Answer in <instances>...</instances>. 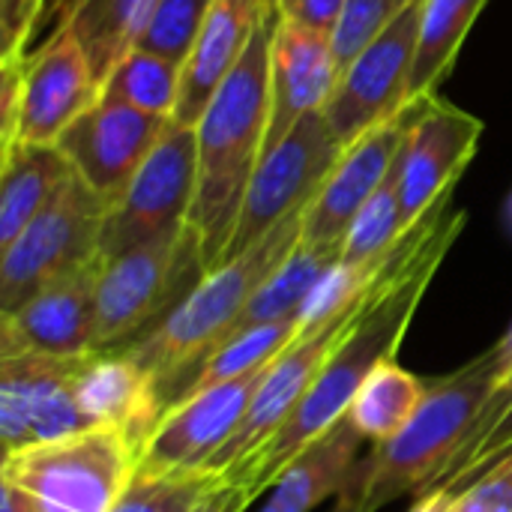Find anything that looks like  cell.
<instances>
[{
  "mask_svg": "<svg viewBox=\"0 0 512 512\" xmlns=\"http://www.w3.org/2000/svg\"><path fill=\"white\" fill-rule=\"evenodd\" d=\"M465 222L468 216L462 210H450L447 195L402 234V240L387 255V264L375 288L369 291L360 315L342 336L339 348L330 354L327 366L321 369L297 411L249 465L228 477V483L240 495L243 510H249L273 486V480L303 447H309L318 435L348 417V408L357 399L360 387L381 363L396 360L399 345Z\"/></svg>",
  "mask_w": 512,
  "mask_h": 512,
  "instance_id": "1",
  "label": "cell"
},
{
  "mask_svg": "<svg viewBox=\"0 0 512 512\" xmlns=\"http://www.w3.org/2000/svg\"><path fill=\"white\" fill-rule=\"evenodd\" d=\"M276 9L261 21L249 51L195 123L198 189L189 225L201 240L207 273L216 270L237 234L252 174L270 126V42Z\"/></svg>",
  "mask_w": 512,
  "mask_h": 512,
  "instance_id": "2",
  "label": "cell"
},
{
  "mask_svg": "<svg viewBox=\"0 0 512 512\" xmlns=\"http://www.w3.org/2000/svg\"><path fill=\"white\" fill-rule=\"evenodd\" d=\"M300 234L303 213L285 219L255 246L204 273L192 294L153 333H147L132 348L120 351L153 378L162 414L177 402V393L183 381L192 375V369L231 333L252 294L300 246Z\"/></svg>",
  "mask_w": 512,
  "mask_h": 512,
  "instance_id": "3",
  "label": "cell"
},
{
  "mask_svg": "<svg viewBox=\"0 0 512 512\" xmlns=\"http://www.w3.org/2000/svg\"><path fill=\"white\" fill-rule=\"evenodd\" d=\"M495 381L498 366L492 348L462 369L429 381L426 399L408 426L360 459L363 510L378 512L405 495H420L468 438L477 414L495 393Z\"/></svg>",
  "mask_w": 512,
  "mask_h": 512,
  "instance_id": "4",
  "label": "cell"
},
{
  "mask_svg": "<svg viewBox=\"0 0 512 512\" xmlns=\"http://www.w3.org/2000/svg\"><path fill=\"white\" fill-rule=\"evenodd\" d=\"M204 273L201 240L192 225L99 261L96 354L126 351L141 342L192 294Z\"/></svg>",
  "mask_w": 512,
  "mask_h": 512,
  "instance_id": "5",
  "label": "cell"
},
{
  "mask_svg": "<svg viewBox=\"0 0 512 512\" xmlns=\"http://www.w3.org/2000/svg\"><path fill=\"white\" fill-rule=\"evenodd\" d=\"M138 465V450L117 426H93L3 459L12 483L36 512H114Z\"/></svg>",
  "mask_w": 512,
  "mask_h": 512,
  "instance_id": "6",
  "label": "cell"
},
{
  "mask_svg": "<svg viewBox=\"0 0 512 512\" xmlns=\"http://www.w3.org/2000/svg\"><path fill=\"white\" fill-rule=\"evenodd\" d=\"M105 213L108 201L72 174L48 207L0 249V315L15 312L42 288L96 264Z\"/></svg>",
  "mask_w": 512,
  "mask_h": 512,
  "instance_id": "7",
  "label": "cell"
},
{
  "mask_svg": "<svg viewBox=\"0 0 512 512\" xmlns=\"http://www.w3.org/2000/svg\"><path fill=\"white\" fill-rule=\"evenodd\" d=\"M198 189V138L192 126H171L147 162L108 207L99 237V261L135 246L180 234Z\"/></svg>",
  "mask_w": 512,
  "mask_h": 512,
  "instance_id": "8",
  "label": "cell"
},
{
  "mask_svg": "<svg viewBox=\"0 0 512 512\" xmlns=\"http://www.w3.org/2000/svg\"><path fill=\"white\" fill-rule=\"evenodd\" d=\"M342 153L345 147L336 141L324 111L309 114L276 147H270L252 174L240 225L225 261L255 246L285 219L303 213L336 168Z\"/></svg>",
  "mask_w": 512,
  "mask_h": 512,
  "instance_id": "9",
  "label": "cell"
},
{
  "mask_svg": "<svg viewBox=\"0 0 512 512\" xmlns=\"http://www.w3.org/2000/svg\"><path fill=\"white\" fill-rule=\"evenodd\" d=\"M420 9L414 0L366 51H360L339 75V84L324 108V117L342 147H351L366 132L390 123L411 108V72L420 39Z\"/></svg>",
  "mask_w": 512,
  "mask_h": 512,
  "instance_id": "10",
  "label": "cell"
},
{
  "mask_svg": "<svg viewBox=\"0 0 512 512\" xmlns=\"http://www.w3.org/2000/svg\"><path fill=\"white\" fill-rule=\"evenodd\" d=\"M366 297L357 300L354 306H348L345 312L333 315L330 321H324V324H318V327H312L306 333H297L291 339V345L267 366L258 390H255V399H252V405H249V411H246V417L240 423V429L225 444V450L210 462L207 471H219L228 480L243 465H249L273 441V435L288 423V417L297 411L303 396L312 390L315 378L327 366L330 354L339 348L342 336L351 330V324L360 315Z\"/></svg>",
  "mask_w": 512,
  "mask_h": 512,
  "instance_id": "11",
  "label": "cell"
},
{
  "mask_svg": "<svg viewBox=\"0 0 512 512\" xmlns=\"http://www.w3.org/2000/svg\"><path fill=\"white\" fill-rule=\"evenodd\" d=\"M480 135L483 123L465 108L441 96L414 102L396 165L405 231L417 225L438 201L453 195L456 180L477 153Z\"/></svg>",
  "mask_w": 512,
  "mask_h": 512,
  "instance_id": "12",
  "label": "cell"
},
{
  "mask_svg": "<svg viewBox=\"0 0 512 512\" xmlns=\"http://www.w3.org/2000/svg\"><path fill=\"white\" fill-rule=\"evenodd\" d=\"M87 357H45V354L0 357L3 459L27 447L93 429L78 411L72 393L75 375Z\"/></svg>",
  "mask_w": 512,
  "mask_h": 512,
  "instance_id": "13",
  "label": "cell"
},
{
  "mask_svg": "<svg viewBox=\"0 0 512 512\" xmlns=\"http://www.w3.org/2000/svg\"><path fill=\"white\" fill-rule=\"evenodd\" d=\"M267 366L249 375L195 390L192 396L168 408L162 420L156 423V429L150 432V438L144 441L135 468L153 471V474L210 468V462L225 450V444L240 429Z\"/></svg>",
  "mask_w": 512,
  "mask_h": 512,
  "instance_id": "14",
  "label": "cell"
},
{
  "mask_svg": "<svg viewBox=\"0 0 512 512\" xmlns=\"http://www.w3.org/2000/svg\"><path fill=\"white\" fill-rule=\"evenodd\" d=\"M171 126V117H156L99 96V102L60 135L57 147L72 171L111 207Z\"/></svg>",
  "mask_w": 512,
  "mask_h": 512,
  "instance_id": "15",
  "label": "cell"
},
{
  "mask_svg": "<svg viewBox=\"0 0 512 512\" xmlns=\"http://www.w3.org/2000/svg\"><path fill=\"white\" fill-rule=\"evenodd\" d=\"M414 108V105H411ZM411 108L390 123H381L378 129L366 132L360 141L345 147L336 168L312 198V204L303 210V234L300 243L312 249H342V240L360 210L372 201V195L387 183L393 174L408 123Z\"/></svg>",
  "mask_w": 512,
  "mask_h": 512,
  "instance_id": "16",
  "label": "cell"
},
{
  "mask_svg": "<svg viewBox=\"0 0 512 512\" xmlns=\"http://www.w3.org/2000/svg\"><path fill=\"white\" fill-rule=\"evenodd\" d=\"M102 87L69 27L27 54L18 144H57L60 135L99 102Z\"/></svg>",
  "mask_w": 512,
  "mask_h": 512,
  "instance_id": "17",
  "label": "cell"
},
{
  "mask_svg": "<svg viewBox=\"0 0 512 512\" xmlns=\"http://www.w3.org/2000/svg\"><path fill=\"white\" fill-rule=\"evenodd\" d=\"M339 75L342 66L330 33L297 24L276 9L270 42V126L264 153L276 147L300 120L327 108Z\"/></svg>",
  "mask_w": 512,
  "mask_h": 512,
  "instance_id": "18",
  "label": "cell"
},
{
  "mask_svg": "<svg viewBox=\"0 0 512 512\" xmlns=\"http://www.w3.org/2000/svg\"><path fill=\"white\" fill-rule=\"evenodd\" d=\"M96 273L99 261L42 288L15 312L0 315V357L96 354Z\"/></svg>",
  "mask_w": 512,
  "mask_h": 512,
  "instance_id": "19",
  "label": "cell"
},
{
  "mask_svg": "<svg viewBox=\"0 0 512 512\" xmlns=\"http://www.w3.org/2000/svg\"><path fill=\"white\" fill-rule=\"evenodd\" d=\"M273 9L270 0H213L204 30L183 63V87L174 111L177 126L195 129L204 108L240 66L255 30Z\"/></svg>",
  "mask_w": 512,
  "mask_h": 512,
  "instance_id": "20",
  "label": "cell"
},
{
  "mask_svg": "<svg viewBox=\"0 0 512 512\" xmlns=\"http://www.w3.org/2000/svg\"><path fill=\"white\" fill-rule=\"evenodd\" d=\"M75 402L90 426H117L141 453L162 411L153 378L126 354H90L75 375Z\"/></svg>",
  "mask_w": 512,
  "mask_h": 512,
  "instance_id": "21",
  "label": "cell"
},
{
  "mask_svg": "<svg viewBox=\"0 0 512 512\" xmlns=\"http://www.w3.org/2000/svg\"><path fill=\"white\" fill-rule=\"evenodd\" d=\"M360 432L348 417L303 447L267 489L261 512H312L339 495L357 471Z\"/></svg>",
  "mask_w": 512,
  "mask_h": 512,
  "instance_id": "22",
  "label": "cell"
},
{
  "mask_svg": "<svg viewBox=\"0 0 512 512\" xmlns=\"http://www.w3.org/2000/svg\"><path fill=\"white\" fill-rule=\"evenodd\" d=\"M57 144H15L0 153V249H6L72 177Z\"/></svg>",
  "mask_w": 512,
  "mask_h": 512,
  "instance_id": "23",
  "label": "cell"
},
{
  "mask_svg": "<svg viewBox=\"0 0 512 512\" xmlns=\"http://www.w3.org/2000/svg\"><path fill=\"white\" fill-rule=\"evenodd\" d=\"M156 3L159 0H81L75 6L66 27L81 42L99 87L114 66L138 48Z\"/></svg>",
  "mask_w": 512,
  "mask_h": 512,
  "instance_id": "24",
  "label": "cell"
},
{
  "mask_svg": "<svg viewBox=\"0 0 512 512\" xmlns=\"http://www.w3.org/2000/svg\"><path fill=\"white\" fill-rule=\"evenodd\" d=\"M243 510L237 489L219 471L153 474L135 468L114 512H228Z\"/></svg>",
  "mask_w": 512,
  "mask_h": 512,
  "instance_id": "25",
  "label": "cell"
},
{
  "mask_svg": "<svg viewBox=\"0 0 512 512\" xmlns=\"http://www.w3.org/2000/svg\"><path fill=\"white\" fill-rule=\"evenodd\" d=\"M426 390V378L402 369L396 360H387L360 387L357 399L348 408V420L354 423L363 441L387 444L417 414V408L426 399Z\"/></svg>",
  "mask_w": 512,
  "mask_h": 512,
  "instance_id": "26",
  "label": "cell"
},
{
  "mask_svg": "<svg viewBox=\"0 0 512 512\" xmlns=\"http://www.w3.org/2000/svg\"><path fill=\"white\" fill-rule=\"evenodd\" d=\"M486 0H423L417 60L411 72V105L435 96V87L450 72L471 24L477 21Z\"/></svg>",
  "mask_w": 512,
  "mask_h": 512,
  "instance_id": "27",
  "label": "cell"
},
{
  "mask_svg": "<svg viewBox=\"0 0 512 512\" xmlns=\"http://www.w3.org/2000/svg\"><path fill=\"white\" fill-rule=\"evenodd\" d=\"M294 336H297V318L267 324V327H252V330L228 336L192 369V375L183 381V387L177 393V402H183L195 390H204V387H213V384H222V381H231V378H240V375H249V372L267 366L291 345Z\"/></svg>",
  "mask_w": 512,
  "mask_h": 512,
  "instance_id": "28",
  "label": "cell"
},
{
  "mask_svg": "<svg viewBox=\"0 0 512 512\" xmlns=\"http://www.w3.org/2000/svg\"><path fill=\"white\" fill-rule=\"evenodd\" d=\"M183 66L144 48L129 51L102 84V99L126 102L156 117H171L180 102Z\"/></svg>",
  "mask_w": 512,
  "mask_h": 512,
  "instance_id": "29",
  "label": "cell"
},
{
  "mask_svg": "<svg viewBox=\"0 0 512 512\" xmlns=\"http://www.w3.org/2000/svg\"><path fill=\"white\" fill-rule=\"evenodd\" d=\"M402 234L405 225H402V204H399V180L393 168L387 183L372 195V201L360 210V216L348 228L339 261L348 267L378 264L390 255V249L402 240Z\"/></svg>",
  "mask_w": 512,
  "mask_h": 512,
  "instance_id": "30",
  "label": "cell"
},
{
  "mask_svg": "<svg viewBox=\"0 0 512 512\" xmlns=\"http://www.w3.org/2000/svg\"><path fill=\"white\" fill-rule=\"evenodd\" d=\"M210 9L213 0H159L138 48L183 66L204 30Z\"/></svg>",
  "mask_w": 512,
  "mask_h": 512,
  "instance_id": "31",
  "label": "cell"
},
{
  "mask_svg": "<svg viewBox=\"0 0 512 512\" xmlns=\"http://www.w3.org/2000/svg\"><path fill=\"white\" fill-rule=\"evenodd\" d=\"M414 0H348L330 39L345 69L360 51H366Z\"/></svg>",
  "mask_w": 512,
  "mask_h": 512,
  "instance_id": "32",
  "label": "cell"
},
{
  "mask_svg": "<svg viewBox=\"0 0 512 512\" xmlns=\"http://www.w3.org/2000/svg\"><path fill=\"white\" fill-rule=\"evenodd\" d=\"M512 453V399L501 408V414L495 417V423L486 429V435L456 462L450 465L444 474H438L423 492H462L465 486H471L480 474H486L489 468H495L501 459H507ZM420 492V495H423ZM417 498V495H414Z\"/></svg>",
  "mask_w": 512,
  "mask_h": 512,
  "instance_id": "33",
  "label": "cell"
},
{
  "mask_svg": "<svg viewBox=\"0 0 512 512\" xmlns=\"http://www.w3.org/2000/svg\"><path fill=\"white\" fill-rule=\"evenodd\" d=\"M456 512H512V453L453 495Z\"/></svg>",
  "mask_w": 512,
  "mask_h": 512,
  "instance_id": "34",
  "label": "cell"
},
{
  "mask_svg": "<svg viewBox=\"0 0 512 512\" xmlns=\"http://www.w3.org/2000/svg\"><path fill=\"white\" fill-rule=\"evenodd\" d=\"M48 0H0V63L27 57V39L45 18Z\"/></svg>",
  "mask_w": 512,
  "mask_h": 512,
  "instance_id": "35",
  "label": "cell"
},
{
  "mask_svg": "<svg viewBox=\"0 0 512 512\" xmlns=\"http://www.w3.org/2000/svg\"><path fill=\"white\" fill-rule=\"evenodd\" d=\"M24 60L0 63V153L18 144L21 102H24Z\"/></svg>",
  "mask_w": 512,
  "mask_h": 512,
  "instance_id": "36",
  "label": "cell"
},
{
  "mask_svg": "<svg viewBox=\"0 0 512 512\" xmlns=\"http://www.w3.org/2000/svg\"><path fill=\"white\" fill-rule=\"evenodd\" d=\"M345 3L348 0H279L276 9H279V15H285V18H291L297 24L333 33Z\"/></svg>",
  "mask_w": 512,
  "mask_h": 512,
  "instance_id": "37",
  "label": "cell"
},
{
  "mask_svg": "<svg viewBox=\"0 0 512 512\" xmlns=\"http://www.w3.org/2000/svg\"><path fill=\"white\" fill-rule=\"evenodd\" d=\"M327 512H366L363 510V474H360V462L354 477L348 480V486L336 495V504Z\"/></svg>",
  "mask_w": 512,
  "mask_h": 512,
  "instance_id": "38",
  "label": "cell"
},
{
  "mask_svg": "<svg viewBox=\"0 0 512 512\" xmlns=\"http://www.w3.org/2000/svg\"><path fill=\"white\" fill-rule=\"evenodd\" d=\"M408 512H456L450 492H423L414 498Z\"/></svg>",
  "mask_w": 512,
  "mask_h": 512,
  "instance_id": "39",
  "label": "cell"
},
{
  "mask_svg": "<svg viewBox=\"0 0 512 512\" xmlns=\"http://www.w3.org/2000/svg\"><path fill=\"white\" fill-rule=\"evenodd\" d=\"M0 512H36L33 504L6 480H0Z\"/></svg>",
  "mask_w": 512,
  "mask_h": 512,
  "instance_id": "40",
  "label": "cell"
},
{
  "mask_svg": "<svg viewBox=\"0 0 512 512\" xmlns=\"http://www.w3.org/2000/svg\"><path fill=\"white\" fill-rule=\"evenodd\" d=\"M270 6H279V0H270Z\"/></svg>",
  "mask_w": 512,
  "mask_h": 512,
  "instance_id": "41",
  "label": "cell"
},
{
  "mask_svg": "<svg viewBox=\"0 0 512 512\" xmlns=\"http://www.w3.org/2000/svg\"><path fill=\"white\" fill-rule=\"evenodd\" d=\"M228 512H240V510H228Z\"/></svg>",
  "mask_w": 512,
  "mask_h": 512,
  "instance_id": "42",
  "label": "cell"
}]
</instances>
